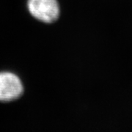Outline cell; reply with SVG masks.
I'll list each match as a JSON object with an SVG mask.
<instances>
[{"label": "cell", "instance_id": "cell-2", "mask_svg": "<svg viewBox=\"0 0 132 132\" xmlns=\"http://www.w3.org/2000/svg\"><path fill=\"white\" fill-rule=\"evenodd\" d=\"M23 93V84L18 76L10 72L0 73V101H13L19 98Z\"/></svg>", "mask_w": 132, "mask_h": 132}, {"label": "cell", "instance_id": "cell-1", "mask_svg": "<svg viewBox=\"0 0 132 132\" xmlns=\"http://www.w3.org/2000/svg\"><path fill=\"white\" fill-rule=\"evenodd\" d=\"M27 6L32 15L42 22L53 23L60 16L57 0H28Z\"/></svg>", "mask_w": 132, "mask_h": 132}]
</instances>
